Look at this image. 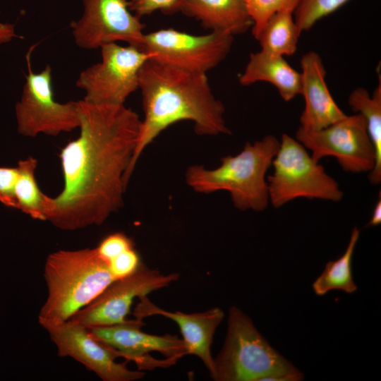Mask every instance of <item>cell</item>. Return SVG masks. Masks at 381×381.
Returning <instances> with one entry per match:
<instances>
[{
  "label": "cell",
  "instance_id": "7c38bea8",
  "mask_svg": "<svg viewBox=\"0 0 381 381\" xmlns=\"http://www.w3.org/2000/svg\"><path fill=\"white\" fill-rule=\"evenodd\" d=\"M83 13L71 24L75 44L84 49L123 41L142 50L145 25L127 0H82Z\"/></svg>",
  "mask_w": 381,
  "mask_h": 381
},
{
  "label": "cell",
  "instance_id": "277c9868",
  "mask_svg": "<svg viewBox=\"0 0 381 381\" xmlns=\"http://www.w3.org/2000/svg\"><path fill=\"white\" fill-rule=\"evenodd\" d=\"M279 147V140L272 135L248 142L238 155L222 157L220 166L214 169L190 167L186 181L198 193L229 192L234 205L241 210L262 211L270 202L266 174Z\"/></svg>",
  "mask_w": 381,
  "mask_h": 381
},
{
  "label": "cell",
  "instance_id": "30bf717a",
  "mask_svg": "<svg viewBox=\"0 0 381 381\" xmlns=\"http://www.w3.org/2000/svg\"><path fill=\"white\" fill-rule=\"evenodd\" d=\"M296 139L311 152L315 160L333 157L345 171L370 173L375 167V148L361 114L346 115L319 130L299 126Z\"/></svg>",
  "mask_w": 381,
  "mask_h": 381
},
{
  "label": "cell",
  "instance_id": "3957f363",
  "mask_svg": "<svg viewBox=\"0 0 381 381\" xmlns=\"http://www.w3.org/2000/svg\"><path fill=\"white\" fill-rule=\"evenodd\" d=\"M44 277L47 297L38 315L41 326L68 320L115 280L95 248L49 254Z\"/></svg>",
  "mask_w": 381,
  "mask_h": 381
},
{
  "label": "cell",
  "instance_id": "7402d4cb",
  "mask_svg": "<svg viewBox=\"0 0 381 381\" xmlns=\"http://www.w3.org/2000/svg\"><path fill=\"white\" fill-rule=\"evenodd\" d=\"M37 160L28 157L18 162L15 193L17 208L34 219L47 221L48 195L41 191L35 178Z\"/></svg>",
  "mask_w": 381,
  "mask_h": 381
},
{
  "label": "cell",
  "instance_id": "8992f818",
  "mask_svg": "<svg viewBox=\"0 0 381 381\" xmlns=\"http://www.w3.org/2000/svg\"><path fill=\"white\" fill-rule=\"evenodd\" d=\"M267 178L269 200L275 208L299 198L339 202V183L296 138L282 134Z\"/></svg>",
  "mask_w": 381,
  "mask_h": 381
},
{
  "label": "cell",
  "instance_id": "8fae6325",
  "mask_svg": "<svg viewBox=\"0 0 381 381\" xmlns=\"http://www.w3.org/2000/svg\"><path fill=\"white\" fill-rule=\"evenodd\" d=\"M143 320H128L116 325L87 327L99 341L115 350L117 358L134 362L139 370L168 368L188 355V348L176 335H152L141 330Z\"/></svg>",
  "mask_w": 381,
  "mask_h": 381
},
{
  "label": "cell",
  "instance_id": "9a60e30c",
  "mask_svg": "<svg viewBox=\"0 0 381 381\" xmlns=\"http://www.w3.org/2000/svg\"><path fill=\"white\" fill-rule=\"evenodd\" d=\"M301 91L305 107L299 121L301 127L319 130L344 118L325 81L326 70L320 56L310 51L301 59Z\"/></svg>",
  "mask_w": 381,
  "mask_h": 381
},
{
  "label": "cell",
  "instance_id": "44dd1931",
  "mask_svg": "<svg viewBox=\"0 0 381 381\" xmlns=\"http://www.w3.org/2000/svg\"><path fill=\"white\" fill-rule=\"evenodd\" d=\"M360 231L357 226L352 230L345 252L338 259L329 261L322 272L313 284L314 292L324 296L332 290H341L347 294L357 291L352 274V258Z\"/></svg>",
  "mask_w": 381,
  "mask_h": 381
},
{
  "label": "cell",
  "instance_id": "f546056e",
  "mask_svg": "<svg viewBox=\"0 0 381 381\" xmlns=\"http://www.w3.org/2000/svg\"><path fill=\"white\" fill-rule=\"evenodd\" d=\"M381 223V197L379 195V199L377 201L372 213L371 218L368 223V226H375Z\"/></svg>",
  "mask_w": 381,
  "mask_h": 381
},
{
  "label": "cell",
  "instance_id": "ac0fdd59",
  "mask_svg": "<svg viewBox=\"0 0 381 381\" xmlns=\"http://www.w3.org/2000/svg\"><path fill=\"white\" fill-rule=\"evenodd\" d=\"M260 81L272 84L286 102L301 95V73L293 68L284 56L261 50L250 54L243 72L239 75V83L242 85Z\"/></svg>",
  "mask_w": 381,
  "mask_h": 381
},
{
  "label": "cell",
  "instance_id": "ba28073f",
  "mask_svg": "<svg viewBox=\"0 0 381 381\" xmlns=\"http://www.w3.org/2000/svg\"><path fill=\"white\" fill-rule=\"evenodd\" d=\"M30 55L26 56L28 71L22 95L15 107L18 132L34 138L42 133L55 136L78 128L77 101H56L51 66L47 64L40 72L34 73Z\"/></svg>",
  "mask_w": 381,
  "mask_h": 381
},
{
  "label": "cell",
  "instance_id": "9c48e42d",
  "mask_svg": "<svg viewBox=\"0 0 381 381\" xmlns=\"http://www.w3.org/2000/svg\"><path fill=\"white\" fill-rule=\"evenodd\" d=\"M233 41L234 35L224 32L195 35L167 28L145 33L142 50L160 64L207 74L226 57Z\"/></svg>",
  "mask_w": 381,
  "mask_h": 381
},
{
  "label": "cell",
  "instance_id": "5bb4252c",
  "mask_svg": "<svg viewBox=\"0 0 381 381\" xmlns=\"http://www.w3.org/2000/svg\"><path fill=\"white\" fill-rule=\"evenodd\" d=\"M48 332L61 357H71L104 381H133L145 376L141 370H131L128 361H116L115 350L95 339L87 328L70 320L42 326Z\"/></svg>",
  "mask_w": 381,
  "mask_h": 381
},
{
  "label": "cell",
  "instance_id": "603a6c76",
  "mask_svg": "<svg viewBox=\"0 0 381 381\" xmlns=\"http://www.w3.org/2000/svg\"><path fill=\"white\" fill-rule=\"evenodd\" d=\"M349 0H300L294 13L301 32L310 30L319 20L339 8Z\"/></svg>",
  "mask_w": 381,
  "mask_h": 381
},
{
  "label": "cell",
  "instance_id": "f1b7e54d",
  "mask_svg": "<svg viewBox=\"0 0 381 381\" xmlns=\"http://www.w3.org/2000/svg\"><path fill=\"white\" fill-rule=\"evenodd\" d=\"M20 37L16 32L15 25L8 23H0V44Z\"/></svg>",
  "mask_w": 381,
  "mask_h": 381
},
{
  "label": "cell",
  "instance_id": "2e32d148",
  "mask_svg": "<svg viewBox=\"0 0 381 381\" xmlns=\"http://www.w3.org/2000/svg\"><path fill=\"white\" fill-rule=\"evenodd\" d=\"M139 299L133 311L135 318L143 320L149 316L162 315L174 321L180 328L188 354L199 357L211 374L214 358L210 347L215 330L224 318L223 311L219 308H212L205 312L190 314L169 312L155 306L147 296Z\"/></svg>",
  "mask_w": 381,
  "mask_h": 381
},
{
  "label": "cell",
  "instance_id": "e0dca14e",
  "mask_svg": "<svg viewBox=\"0 0 381 381\" xmlns=\"http://www.w3.org/2000/svg\"><path fill=\"white\" fill-rule=\"evenodd\" d=\"M180 11L211 31L234 36L253 25L245 0H185Z\"/></svg>",
  "mask_w": 381,
  "mask_h": 381
},
{
  "label": "cell",
  "instance_id": "4316f807",
  "mask_svg": "<svg viewBox=\"0 0 381 381\" xmlns=\"http://www.w3.org/2000/svg\"><path fill=\"white\" fill-rule=\"evenodd\" d=\"M140 264V256L135 247L123 251L108 262L110 272L115 280L131 274Z\"/></svg>",
  "mask_w": 381,
  "mask_h": 381
},
{
  "label": "cell",
  "instance_id": "83f0119b",
  "mask_svg": "<svg viewBox=\"0 0 381 381\" xmlns=\"http://www.w3.org/2000/svg\"><path fill=\"white\" fill-rule=\"evenodd\" d=\"M18 176L17 167H0V203L16 209L15 188Z\"/></svg>",
  "mask_w": 381,
  "mask_h": 381
},
{
  "label": "cell",
  "instance_id": "ffe728a7",
  "mask_svg": "<svg viewBox=\"0 0 381 381\" xmlns=\"http://www.w3.org/2000/svg\"><path fill=\"white\" fill-rule=\"evenodd\" d=\"M301 32L294 13L281 11L267 20L255 38L259 42L261 51L277 56H291L297 49Z\"/></svg>",
  "mask_w": 381,
  "mask_h": 381
},
{
  "label": "cell",
  "instance_id": "6da1fadb",
  "mask_svg": "<svg viewBox=\"0 0 381 381\" xmlns=\"http://www.w3.org/2000/svg\"><path fill=\"white\" fill-rule=\"evenodd\" d=\"M80 133L61 150L64 187L48 196L47 221L65 231L101 225L123 203V177L141 120L122 105L77 101Z\"/></svg>",
  "mask_w": 381,
  "mask_h": 381
},
{
  "label": "cell",
  "instance_id": "d6986e66",
  "mask_svg": "<svg viewBox=\"0 0 381 381\" xmlns=\"http://www.w3.org/2000/svg\"><path fill=\"white\" fill-rule=\"evenodd\" d=\"M381 80L372 96L363 87L354 89L349 95L348 102L353 111L361 114L366 123L367 130L375 151V164L369 173V180L373 185L381 182Z\"/></svg>",
  "mask_w": 381,
  "mask_h": 381
},
{
  "label": "cell",
  "instance_id": "4fadbf2b",
  "mask_svg": "<svg viewBox=\"0 0 381 381\" xmlns=\"http://www.w3.org/2000/svg\"><path fill=\"white\" fill-rule=\"evenodd\" d=\"M179 277L177 273L162 274L141 262L133 273L114 280L69 320L85 327L121 323L127 319L135 298L166 287L177 281Z\"/></svg>",
  "mask_w": 381,
  "mask_h": 381
},
{
  "label": "cell",
  "instance_id": "484cf974",
  "mask_svg": "<svg viewBox=\"0 0 381 381\" xmlns=\"http://www.w3.org/2000/svg\"><path fill=\"white\" fill-rule=\"evenodd\" d=\"M134 247L131 238L123 232H115L104 237L95 248L99 255L107 263L123 251Z\"/></svg>",
  "mask_w": 381,
  "mask_h": 381
},
{
  "label": "cell",
  "instance_id": "7a4b0ae2",
  "mask_svg": "<svg viewBox=\"0 0 381 381\" xmlns=\"http://www.w3.org/2000/svg\"><path fill=\"white\" fill-rule=\"evenodd\" d=\"M138 89L142 94L144 118L123 177L126 187L143 150L170 126L190 121L198 135L231 133L224 119V106L213 95L207 74L181 70L149 59L140 71Z\"/></svg>",
  "mask_w": 381,
  "mask_h": 381
},
{
  "label": "cell",
  "instance_id": "52a82bcc",
  "mask_svg": "<svg viewBox=\"0 0 381 381\" xmlns=\"http://www.w3.org/2000/svg\"><path fill=\"white\" fill-rule=\"evenodd\" d=\"M102 59L83 70L75 81L85 92L83 100L95 104H124L126 99L138 89L139 73L151 58L133 46L116 42L101 48Z\"/></svg>",
  "mask_w": 381,
  "mask_h": 381
},
{
  "label": "cell",
  "instance_id": "5b68a950",
  "mask_svg": "<svg viewBox=\"0 0 381 381\" xmlns=\"http://www.w3.org/2000/svg\"><path fill=\"white\" fill-rule=\"evenodd\" d=\"M210 375L217 381H298L303 378L236 306L229 309L225 342L213 359Z\"/></svg>",
  "mask_w": 381,
  "mask_h": 381
},
{
  "label": "cell",
  "instance_id": "cb8c5ba5",
  "mask_svg": "<svg viewBox=\"0 0 381 381\" xmlns=\"http://www.w3.org/2000/svg\"><path fill=\"white\" fill-rule=\"evenodd\" d=\"M245 2L253 22L252 33L255 37L272 16L281 11L294 13L300 0H245Z\"/></svg>",
  "mask_w": 381,
  "mask_h": 381
},
{
  "label": "cell",
  "instance_id": "d4e9b609",
  "mask_svg": "<svg viewBox=\"0 0 381 381\" xmlns=\"http://www.w3.org/2000/svg\"><path fill=\"white\" fill-rule=\"evenodd\" d=\"M185 0H128L130 11L139 18L159 11L165 14L180 11Z\"/></svg>",
  "mask_w": 381,
  "mask_h": 381
}]
</instances>
